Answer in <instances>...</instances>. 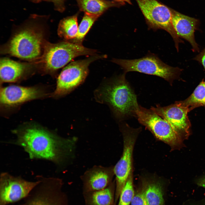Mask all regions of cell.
Here are the masks:
<instances>
[{
	"instance_id": "1",
	"label": "cell",
	"mask_w": 205,
	"mask_h": 205,
	"mask_svg": "<svg viewBox=\"0 0 205 205\" xmlns=\"http://www.w3.org/2000/svg\"><path fill=\"white\" fill-rule=\"evenodd\" d=\"M16 143L32 159H40L60 164L73 158L77 139L64 138L41 126L28 124L14 131Z\"/></svg>"
},
{
	"instance_id": "29",
	"label": "cell",
	"mask_w": 205,
	"mask_h": 205,
	"mask_svg": "<svg viewBox=\"0 0 205 205\" xmlns=\"http://www.w3.org/2000/svg\"><path fill=\"white\" fill-rule=\"evenodd\" d=\"M34 3H39L42 1H49V0H29Z\"/></svg>"
},
{
	"instance_id": "24",
	"label": "cell",
	"mask_w": 205,
	"mask_h": 205,
	"mask_svg": "<svg viewBox=\"0 0 205 205\" xmlns=\"http://www.w3.org/2000/svg\"><path fill=\"white\" fill-rule=\"evenodd\" d=\"M130 205H148L143 190L135 194Z\"/></svg>"
},
{
	"instance_id": "18",
	"label": "cell",
	"mask_w": 205,
	"mask_h": 205,
	"mask_svg": "<svg viewBox=\"0 0 205 205\" xmlns=\"http://www.w3.org/2000/svg\"><path fill=\"white\" fill-rule=\"evenodd\" d=\"M81 11L100 16L109 8L124 3L103 0H76Z\"/></svg>"
},
{
	"instance_id": "25",
	"label": "cell",
	"mask_w": 205,
	"mask_h": 205,
	"mask_svg": "<svg viewBox=\"0 0 205 205\" xmlns=\"http://www.w3.org/2000/svg\"><path fill=\"white\" fill-rule=\"evenodd\" d=\"M64 1L65 0H49V1L52 2L53 3L55 9L59 11L62 12L65 9Z\"/></svg>"
},
{
	"instance_id": "2",
	"label": "cell",
	"mask_w": 205,
	"mask_h": 205,
	"mask_svg": "<svg viewBox=\"0 0 205 205\" xmlns=\"http://www.w3.org/2000/svg\"><path fill=\"white\" fill-rule=\"evenodd\" d=\"M126 73L102 85L95 92L98 102L109 106L120 120L136 117L139 109L136 95L125 77Z\"/></svg>"
},
{
	"instance_id": "11",
	"label": "cell",
	"mask_w": 205,
	"mask_h": 205,
	"mask_svg": "<svg viewBox=\"0 0 205 205\" xmlns=\"http://www.w3.org/2000/svg\"><path fill=\"white\" fill-rule=\"evenodd\" d=\"M25 180L7 173H3L0 179V205H7L23 200L40 182Z\"/></svg>"
},
{
	"instance_id": "12",
	"label": "cell",
	"mask_w": 205,
	"mask_h": 205,
	"mask_svg": "<svg viewBox=\"0 0 205 205\" xmlns=\"http://www.w3.org/2000/svg\"><path fill=\"white\" fill-rule=\"evenodd\" d=\"M167 121L173 127L182 139H187L190 134L191 124L188 116V108L176 101L166 106L157 105L150 108Z\"/></svg>"
},
{
	"instance_id": "15",
	"label": "cell",
	"mask_w": 205,
	"mask_h": 205,
	"mask_svg": "<svg viewBox=\"0 0 205 205\" xmlns=\"http://www.w3.org/2000/svg\"><path fill=\"white\" fill-rule=\"evenodd\" d=\"M171 9L172 25L177 35L190 44L193 52H199L198 45L195 41L194 35L195 31L199 29V21Z\"/></svg>"
},
{
	"instance_id": "10",
	"label": "cell",
	"mask_w": 205,
	"mask_h": 205,
	"mask_svg": "<svg viewBox=\"0 0 205 205\" xmlns=\"http://www.w3.org/2000/svg\"><path fill=\"white\" fill-rule=\"evenodd\" d=\"M136 117L157 139L167 144L171 148L178 149L183 147V139L172 126L150 109L140 106Z\"/></svg>"
},
{
	"instance_id": "28",
	"label": "cell",
	"mask_w": 205,
	"mask_h": 205,
	"mask_svg": "<svg viewBox=\"0 0 205 205\" xmlns=\"http://www.w3.org/2000/svg\"><path fill=\"white\" fill-rule=\"evenodd\" d=\"M112 0L114 1L118 2L121 3H124L125 2H127L130 4H132L131 3L130 0Z\"/></svg>"
},
{
	"instance_id": "14",
	"label": "cell",
	"mask_w": 205,
	"mask_h": 205,
	"mask_svg": "<svg viewBox=\"0 0 205 205\" xmlns=\"http://www.w3.org/2000/svg\"><path fill=\"white\" fill-rule=\"evenodd\" d=\"M114 175V167L93 166L81 176L83 194L106 188L112 182Z\"/></svg>"
},
{
	"instance_id": "27",
	"label": "cell",
	"mask_w": 205,
	"mask_h": 205,
	"mask_svg": "<svg viewBox=\"0 0 205 205\" xmlns=\"http://www.w3.org/2000/svg\"><path fill=\"white\" fill-rule=\"evenodd\" d=\"M196 183L198 186L205 188V176L199 179Z\"/></svg>"
},
{
	"instance_id": "13",
	"label": "cell",
	"mask_w": 205,
	"mask_h": 205,
	"mask_svg": "<svg viewBox=\"0 0 205 205\" xmlns=\"http://www.w3.org/2000/svg\"><path fill=\"white\" fill-rule=\"evenodd\" d=\"M45 95L43 91L38 87L12 85L1 89L0 101L3 105L13 106L41 98Z\"/></svg>"
},
{
	"instance_id": "4",
	"label": "cell",
	"mask_w": 205,
	"mask_h": 205,
	"mask_svg": "<svg viewBox=\"0 0 205 205\" xmlns=\"http://www.w3.org/2000/svg\"><path fill=\"white\" fill-rule=\"evenodd\" d=\"M112 62L120 65L126 73L137 71L157 76L172 85L174 80L180 79L182 69L171 66L162 62L156 55L149 53L142 58L134 60L113 59Z\"/></svg>"
},
{
	"instance_id": "7",
	"label": "cell",
	"mask_w": 205,
	"mask_h": 205,
	"mask_svg": "<svg viewBox=\"0 0 205 205\" xmlns=\"http://www.w3.org/2000/svg\"><path fill=\"white\" fill-rule=\"evenodd\" d=\"M143 14L149 29H161L173 38L178 52L179 44L184 42L177 35L172 24L171 9L157 0H136Z\"/></svg>"
},
{
	"instance_id": "23",
	"label": "cell",
	"mask_w": 205,
	"mask_h": 205,
	"mask_svg": "<svg viewBox=\"0 0 205 205\" xmlns=\"http://www.w3.org/2000/svg\"><path fill=\"white\" fill-rule=\"evenodd\" d=\"M132 172L130 175L119 196L118 205H130L135 195Z\"/></svg>"
},
{
	"instance_id": "17",
	"label": "cell",
	"mask_w": 205,
	"mask_h": 205,
	"mask_svg": "<svg viewBox=\"0 0 205 205\" xmlns=\"http://www.w3.org/2000/svg\"><path fill=\"white\" fill-rule=\"evenodd\" d=\"M115 188L114 181L103 189L83 194L85 205H115Z\"/></svg>"
},
{
	"instance_id": "6",
	"label": "cell",
	"mask_w": 205,
	"mask_h": 205,
	"mask_svg": "<svg viewBox=\"0 0 205 205\" xmlns=\"http://www.w3.org/2000/svg\"><path fill=\"white\" fill-rule=\"evenodd\" d=\"M39 179V183L19 205H69L62 180L54 178Z\"/></svg>"
},
{
	"instance_id": "21",
	"label": "cell",
	"mask_w": 205,
	"mask_h": 205,
	"mask_svg": "<svg viewBox=\"0 0 205 205\" xmlns=\"http://www.w3.org/2000/svg\"><path fill=\"white\" fill-rule=\"evenodd\" d=\"M178 102L181 106L188 108L190 111L200 106L205 107V81L203 79L190 96Z\"/></svg>"
},
{
	"instance_id": "9",
	"label": "cell",
	"mask_w": 205,
	"mask_h": 205,
	"mask_svg": "<svg viewBox=\"0 0 205 205\" xmlns=\"http://www.w3.org/2000/svg\"><path fill=\"white\" fill-rule=\"evenodd\" d=\"M123 138L122 155L114 167L116 177L115 203L118 200L121 192L132 170V156L134 147L140 128L131 127L126 123L121 126Z\"/></svg>"
},
{
	"instance_id": "22",
	"label": "cell",
	"mask_w": 205,
	"mask_h": 205,
	"mask_svg": "<svg viewBox=\"0 0 205 205\" xmlns=\"http://www.w3.org/2000/svg\"><path fill=\"white\" fill-rule=\"evenodd\" d=\"M99 17V16L97 15L85 13L83 19L78 26L76 38L69 41L76 44H82L85 36Z\"/></svg>"
},
{
	"instance_id": "20",
	"label": "cell",
	"mask_w": 205,
	"mask_h": 205,
	"mask_svg": "<svg viewBox=\"0 0 205 205\" xmlns=\"http://www.w3.org/2000/svg\"><path fill=\"white\" fill-rule=\"evenodd\" d=\"M143 191L148 205H164V200L162 186L158 181H150L145 183Z\"/></svg>"
},
{
	"instance_id": "5",
	"label": "cell",
	"mask_w": 205,
	"mask_h": 205,
	"mask_svg": "<svg viewBox=\"0 0 205 205\" xmlns=\"http://www.w3.org/2000/svg\"><path fill=\"white\" fill-rule=\"evenodd\" d=\"M44 41L41 31L34 27H28L13 36L7 45L6 52L22 59L38 58Z\"/></svg>"
},
{
	"instance_id": "8",
	"label": "cell",
	"mask_w": 205,
	"mask_h": 205,
	"mask_svg": "<svg viewBox=\"0 0 205 205\" xmlns=\"http://www.w3.org/2000/svg\"><path fill=\"white\" fill-rule=\"evenodd\" d=\"M106 57V55H95L70 63L58 76L53 96L59 97L70 93L84 82L89 73V66L91 63Z\"/></svg>"
},
{
	"instance_id": "26",
	"label": "cell",
	"mask_w": 205,
	"mask_h": 205,
	"mask_svg": "<svg viewBox=\"0 0 205 205\" xmlns=\"http://www.w3.org/2000/svg\"><path fill=\"white\" fill-rule=\"evenodd\" d=\"M193 60L198 62L203 67L205 70V48Z\"/></svg>"
},
{
	"instance_id": "19",
	"label": "cell",
	"mask_w": 205,
	"mask_h": 205,
	"mask_svg": "<svg viewBox=\"0 0 205 205\" xmlns=\"http://www.w3.org/2000/svg\"><path fill=\"white\" fill-rule=\"evenodd\" d=\"M78 14L69 16L62 19L60 22L58 29L59 36L66 41L75 38L78 30Z\"/></svg>"
},
{
	"instance_id": "16",
	"label": "cell",
	"mask_w": 205,
	"mask_h": 205,
	"mask_svg": "<svg viewBox=\"0 0 205 205\" xmlns=\"http://www.w3.org/2000/svg\"><path fill=\"white\" fill-rule=\"evenodd\" d=\"M26 66L23 63L3 58L0 62V76L3 82L13 83L19 80L24 74Z\"/></svg>"
},
{
	"instance_id": "3",
	"label": "cell",
	"mask_w": 205,
	"mask_h": 205,
	"mask_svg": "<svg viewBox=\"0 0 205 205\" xmlns=\"http://www.w3.org/2000/svg\"><path fill=\"white\" fill-rule=\"evenodd\" d=\"M43 49L38 62L41 63L44 69L49 71L62 67L78 56H93L96 53L95 50L85 47L82 44L66 41L53 44L45 40Z\"/></svg>"
}]
</instances>
